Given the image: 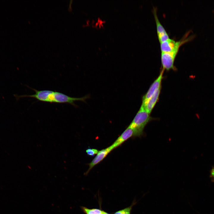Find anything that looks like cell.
Masks as SVG:
<instances>
[{
	"label": "cell",
	"instance_id": "6",
	"mask_svg": "<svg viewBox=\"0 0 214 214\" xmlns=\"http://www.w3.org/2000/svg\"><path fill=\"white\" fill-rule=\"evenodd\" d=\"M133 136L139 137L136 131L134 128L128 126L111 146L114 149Z\"/></svg>",
	"mask_w": 214,
	"mask_h": 214
},
{
	"label": "cell",
	"instance_id": "9",
	"mask_svg": "<svg viewBox=\"0 0 214 214\" xmlns=\"http://www.w3.org/2000/svg\"><path fill=\"white\" fill-rule=\"evenodd\" d=\"M161 89V87L158 89L144 104H141L150 114L151 112L158 99Z\"/></svg>",
	"mask_w": 214,
	"mask_h": 214
},
{
	"label": "cell",
	"instance_id": "11",
	"mask_svg": "<svg viewBox=\"0 0 214 214\" xmlns=\"http://www.w3.org/2000/svg\"><path fill=\"white\" fill-rule=\"evenodd\" d=\"M137 202L134 200L131 204L129 207L115 212L113 214H131V211L133 207L136 204Z\"/></svg>",
	"mask_w": 214,
	"mask_h": 214
},
{
	"label": "cell",
	"instance_id": "3",
	"mask_svg": "<svg viewBox=\"0 0 214 214\" xmlns=\"http://www.w3.org/2000/svg\"><path fill=\"white\" fill-rule=\"evenodd\" d=\"M188 33L185 34L178 41L169 38L160 43L161 52L167 53L177 49L180 48V47L184 43L188 42L192 38L187 37Z\"/></svg>",
	"mask_w": 214,
	"mask_h": 214
},
{
	"label": "cell",
	"instance_id": "13",
	"mask_svg": "<svg viewBox=\"0 0 214 214\" xmlns=\"http://www.w3.org/2000/svg\"><path fill=\"white\" fill-rule=\"evenodd\" d=\"M210 174L212 178L214 180V167L212 169L211 171Z\"/></svg>",
	"mask_w": 214,
	"mask_h": 214
},
{
	"label": "cell",
	"instance_id": "2",
	"mask_svg": "<svg viewBox=\"0 0 214 214\" xmlns=\"http://www.w3.org/2000/svg\"><path fill=\"white\" fill-rule=\"evenodd\" d=\"M152 119L141 105L129 126L134 128L140 137L143 135L144 128L150 121L152 120Z\"/></svg>",
	"mask_w": 214,
	"mask_h": 214
},
{
	"label": "cell",
	"instance_id": "12",
	"mask_svg": "<svg viewBox=\"0 0 214 214\" xmlns=\"http://www.w3.org/2000/svg\"><path fill=\"white\" fill-rule=\"evenodd\" d=\"M99 151L95 149L88 148L86 150V152L88 155L93 156L97 154Z\"/></svg>",
	"mask_w": 214,
	"mask_h": 214
},
{
	"label": "cell",
	"instance_id": "1",
	"mask_svg": "<svg viewBox=\"0 0 214 214\" xmlns=\"http://www.w3.org/2000/svg\"><path fill=\"white\" fill-rule=\"evenodd\" d=\"M35 93L31 95H25L18 96V98L23 97L34 98L41 101L59 103H68L76 107L75 102L77 101H85L88 96L76 98L70 97L62 93L49 90H38L32 89Z\"/></svg>",
	"mask_w": 214,
	"mask_h": 214
},
{
	"label": "cell",
	"instance_id": "10",
	"mask_svg": "<svg viewBox=\"0 0 214 214\" xmlns=\"http://www.w3.org/2000/svg\"><path fill=\"white\" fill-rule=\"evenodd\" d=\"M81 209L86 214H104L105 211L99 209H89L84 207H81Z\"/></svg>",
	"mask_w": 214,
	"mask_h": 214
},
{
	"label": "cell",
	"instance_id": "5",
	"mask_svg": "<svg viewBox=\"0 0 214 214\" xmlns=\"http://www.w3.org/2000/svg\"><path fill=\"white\" fill-rule=\"evenodd\" d=\"M164 71L162 69L160 75L151 85L147 92L143 97L142 104H144L161 87Z\"/></svg>",
	"mask_w": 214,
	"mask_h": 214
},
{
	"label": "cell",
	"instance_id": "4",
	"mask_svg": "<svg viewBox=\"0 0 214 214\" xmlns=\"http://www.w3.org/2000/svg\"><path fill=\"white\" fill-rule=\"evenodd\" d=\"M179 49H177L169 52L161 53V62L163 70L169 71L171 69L176 70L174 63Z\"/></svg>",
	"mask_w": 214,
	"mask_h": 214
},
{
	"label": "cell",
	"instance_id": "14",
	"mask_svg": "<svg viewBox=\"0 0 214 214\" xmlns=\"http://www.w3.org/2000/svg\"><path fill=\"white\" fill-rule=\"evenodd\" d=\"M104 214H109V213L105 212Z\"/></svg>",
	"mask_w": 214,
	"mask_h": 214
},
{
	"label": "cell",
	"instance_id": "7",
	"mask_svg": "<svg viewBox=\"0 0 214 214\" xmlns=\"http://www.w3.org/2000/svg\"><path fill=\"white\" fill-rule=\"evenodd\" d=\"M153 13L156 26L158 37L160 43L169 38L166 30L158 19L156 9L155 8L153 9Z\"/></svg>",
	"mask_w": 214,
	"mask_h": 214
},
{
	"label": "cell",
	"instance_id": "8",
	"mask_svg": "<svg viewBox=\"0 0 214 214\" xmlns=\"http://www.w3.org/2000/svg\"><path fill=\"white\" fill-rule=\"evenodd\" d=\"M113 149L111 146L100 151H99L95 157L89 164V168L86 174L95 166L102 161L107 155Z\"/></svg>",
	"mask_w": 214,
	"mask_h": 214
}]
</instances>
